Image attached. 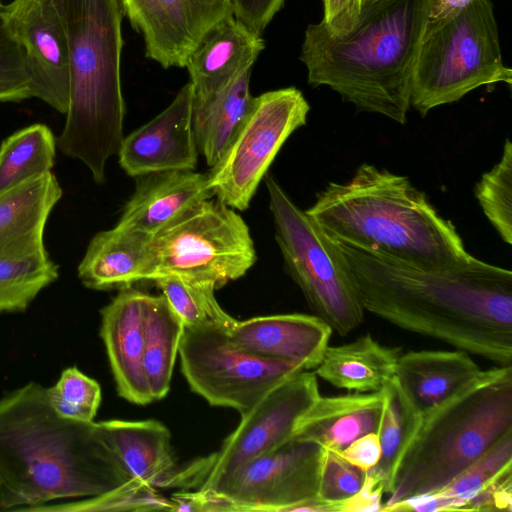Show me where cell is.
<instances>
[{
    "mask_svg": "<svg viewBox=\"0 0 512 512\" xmlns=\"http://www.w3.org/2000/svg\"><path fill=\"white\" fill-rule=\"evenodd\" d=\"M471 0H433L426 26H431L447 19Z\"/></svg>",
    "mask_w": 512,
    "mask_h": 512,
    "instance_id": "ee69618b",
    "label": "cell"
},
{
    "mask_svg": "<svg viewBox=\"0 0 512 512\" xmlns=\"http://www.w3.org/2000/svg\"><path fill=\"white\" fill-rule=\"evenodd\" d=\"M48 400L61 417L92 422L101 404L99 383L76 366L65 368L57 382L47 388Z\"/></svg>",
    "mask_w": 512,
    "mask_h": 512,
    "instance_id": "d590c367",
    "label": "cell"
},
{
    "mask_svg": "<svg viewBox=\"0 0 512 512\" xmlns=\"http://www.w3.org/2000/svg\"><path fill=\"white\" fill-rule=\"evenodd\" d=\"M178 354L194 393L240 415L284 379L305 370L298 363L253 354L235 344L228 331L214 327L184 326Z\"/></svg>",
    "mask_w": 512,
    "mask_h": 512,
    "instance_id": "8fae6325",
    "label": "cell"
},
{
    "mask_svg": "<svg viewBox=\"0 0 512 512\" xmlns=\"http://www.w3.org/2000/svg\"><path fill=\"white\" fill-rule=\"evenodd\" d=\"M252 69L212 99L193 102V131L198 151L212 167L222 156L230 140L248 114L254 97L249 83Z\"/></svg>",
    "mask_w": 512,
    "mask_h": 512,
    "instance_id": "83f0119b",
    "label": "cell"
},
{
    "mask_svg": "<svg viewBox=\"0 0 512 512\" xmlns=\"http://www.w3.org/2000/svg\"><path fill=\"white\" fill-rule=\"evenodd\" d=\"M433 0H363L355 27L306 28L300 59L308 83L327 85L358 109L407 122L412 76Z\"/></svg>",
    "mask_w": 512,
    "mask_h": 512,
    "instance_id": "3957f363",
    "label": "cell"
},
{
    "mask_svg": "<svg viewBox=\"0 0 512 512\" xmlns=\"http://www.w3.org/2000/svg\"><path fill=\"white\" fill-rule=\"evenodd\" d=\"M63 194L52 172L0 193V255L45 247L47 220Z\"/></svg>",
    "mask_w": 512,
    "mask_h": 512,
    "instance_id": "cb8c5ba5",
    "label": "cell"
},
{
    "mask_svg": "<svg viewBox=\"0 0 512 512\" xmlns=\"http://www.w3.org/2000/svg\"><path fill=\"white\" fill-rule=\"evenodd\" d=\"M193 88L185 84L170 105L123 138L122 169L132 177L171 170H194L198 148L193 131Z\"/></svg>",
    "mask_w": 512,
    "mask_h": 512,
    "instance_id": "2e32d148",
    "label": "cell"
},
{
    "mask_svg": "<svg viewBox=\"0 0 512 512\" xmlns=\"http://www.w3.org/2000/svg\"><path fill=\"white\" fill-rule=\"evenodd\" d=\"M334 240L364 310L498 366H511L510 270L475 257L451 267L420 266Z\"/></svg>",
    "mask_w": 512,
    "mask_h": 512,
    "instance_id": "6da1fadb",
    "label": "cell"
},
{
    "mask_svg": "<svg viewBox=\"0 0 512 512\" xmlns=\"http://www.w3.org/2000/svg\"><path fill=\"white\" fill-rule=\"evenodd\" d=\"M185 327H214L230 331L236 319L225 312L208 281L166 275L153 280Z\"/></svg>",
    "mask_w": 512,
    "mask_h": 512,
    "instance_id": "d6a6232c",
    "label": "cell"
},
{
    "mask_svg": "<svg viewBox=\"0 0 512 512\" xmlns=\"http://www.w3.org/2000/svg\"><path fill=\"white\" fill-rule=\"evenodd\" d=\"M1 9L22 49L31 97L66 114L70 96L68 45L53 1L12 0Z\"/></svg>",
    "mask_w": 512,
    "mask_h": 512,
    "instance_id": "5bb4252c",
    "label": "cell"
},
{
    "mask_svg": "<svg viewBox=\"0 0 512 512\" xmlns=\"http://www.w3.org/2000/svg\"><path fill=\"white\" fill-rule=\"evenodd\" d=\"M171 511L170 499L162 497L156 488L129 479L103 494L59 504H46L31 512H98V511Z\"/></svg>",
    "mask_w": 512,
    "mask_h": 512,
    "instance_id": "836d02e7",
    "label": "cell"
},
{
    "mask_svg": "<svg viewBox=\"0 0 512 512\" xmlns=\"http://www.w3.org/2000/svg\"><path fill=\"white\" fill-rule=\"evenodd\" d=\"M142 34L145 55L163 68L185 67L204 34L232 12L231 0H121Z\"/></svg>",
    "mask_w": 512,
    "mask_h": 512,
    "instance_id": "9a60e30c",
    "label": "cell"
},
{
    "mask_svg": "<svg viewBox=\"0 0 512 512\" xmlns=\"http://www.w3.org/2000/svg\"><path fill=\"white\" fill-rule=\"evenodd\" d=\"M184 324L163 294L145 295L144 374L153 401L163 399L170 390L175 360Z\"/></svg>",
    "mask_w": 512,
    "mask_h": 512,
    "instance_id": "f1b7e54d",
    "label": "cell"
},
{
    "mask_svg": "<svg viewBox=\"0 0 512 512\" xmlns=\"http://www.w3.org/2000/svg\"><path fill=\"white\" fill-rule=\"evenodd\" d=\"M365 474L344 459L339 452L324 448L318 497L327 501L347 499L360 490Z\"/></svg>",
    "mask_w": 512,
    "mask_h": 512,
    "instance_id": "74e56055",
    "label": "cell"
},
{
    "mask_svg": "<svg viewBox=\"0 0 512 512\" xmlns=\"http://www.w3.org/2000/svg\"><path fill=\"white\" fill-rule=\"evenodd\" d=\"M480 372L466 351L421 350L400 354L395 377L416 408L424 414Z\"/></svg>",
    "mask_w": 512,
    "mask_h": 512,
    "instance_id": "d4e9b609",
    "label": "cell"
},
{
    "mask_svg": "<svg viewBox=\"0 0 512 512\" xmlns=\"http://www.w3.org/2000/svg\"><path fill=\"white\" fill-rule=\"evenodd\" d=\"M400 351L366 334L346 344L328 345L314 373L349 392H379L395 376Z\"/></svg>",
    "mask_w": 512,
    "mask_h": 512,
    "instance_id": "484cf974",
    "label": "cell"
},
{
    "mask_svg": "<svg viewBox=\"0 0 512 512\" xmlns=\"http://www.w3.org/2000/svg\"><path fill=\"white\" fill-rule=\"evenodd\" d=\"M350 464L363 472L374 468L381 458V446L378 434L370 432L352 441L339 452Z\"/></svg>",
    "mask_w": 512,
    "mask_h": 512,
    "instance_id": "b9f144b4",
    "label": "cell"
},
{
    "mask_svg": "<svg viewBox=\"0 0 512 512\" xmlns=\"http://www.w3.org/2000/svg\"><path fill=\"white\" fill-rule=\"evenodd\" d=\"M145 295L132 286L121 288L100 312V336L106 348L117 392L125 400L137 405L153 401L143 366Z\"/></svg>",
    "mask_w": 512,
    "mask_h": 512,
    "instance_id": "e0dca14e",
    "label": "cell"
},
{
    "mask_svg": "<svg viewBox=\"0 0 512 512\" xmlns=\"http://www.w3.org/2000/svg\"><path fill=\"white\" fill-rule=\"evenodd\" d=\"M285 0H231L233 15L254 34L261 36Z\"/></svg>",
    "mask_w": 512,
    "mask_h": 512,
    "instance_id": "ab89813d",
    "label": "cell"
},
{
    "mask_svg": "<svg viewBox=\"0 0 512 512\" xmlns=\"http://www.w3.org/2000/svg\"><path fill=\"white\" fill-rule=\"evenodd\" d=\"M382 410L381 391L320 396L298 420L291 438L341 452L358 437L377 433Z\"/></svg>",
    "mask_w": 512,
    "mask_h": 512,
    "instance_id": "7402d4cb",
    "label": "cell"
},
{
    "mask_svg": "<svg viewBox=\"0 0 512 512\" xmlns=\"http://www.w3.org/2000/svg\"><path fill=\"white\" fill-rule=\"evenodd\" d=\"M57 140L44 124H33L7 137L0 146V193L51 172Z\"/></svg>",
    "mask_w": 512,
    "mask_h": 512,
    "instance_id": "1f68e13d",
    "label": "cell"
},
{
    "mask_svg": "<svg viewBox=\"0 0 512 512\" xmlns=\"http://www.w3.org/2000/svg\"><path fill=\"white\" fill-rule=\"evenodd\" d=\"M309 110L295 87L254 97L244 121L208 172L213 196L235 210L247 209L282 145L306 124Z\"/></svg>",
    "mask_w": 512,
    "mask_h": 512,
    "instance_id": "30bf717a",
    "label": "cell"
},
{
    "mask_svg": "<svg viewBox=\"0 0 512 512\" xmlns=\"http://www.w3.org/2000/svg\"><path fill=\"white\" fill-rule=\"evenodd\" d=\"M323 24L330 33L340 36L350 32L356 25L361 10V0H322Z\"/></svg>",
    "mask_w": 512,
    "mask_h": 512,
    "instance_id": "60d3db41",
    "label": "cell"
},
{
    "mask_svg": "<svg viewBox=\"0 0 512 512\" xmlns=\"http://www.w3.org/2000/svg\"><path fill=\"white\" fill-rule=\"evenodd\" d=\"M129 479L98 422L59 416L40 383L0 397V511L89 498Z\"/></svg>",
    "mask_w": 512,
    "mask_h": 512,
    "instance_id": "7a4b0ae2",
    "label": "cell"
},
{
    "mask_svg": "<svg viewBox=\"0 0 512 512\" xmlns=\"http://www.w3.org/2000/svg\"><path fill=\"white\" fill-rule=\"evenodd\" d=\"M149 280L166 275L208 281L219 289L254 265L249 228L235 209L205 199L153 236Z\"/></svg>",
    "mask_w": 512,
    "mask_h": 512,
    "instance_id": "9c48e42d",
    "label": "cell"
},
{
    "mask_svg": "<svg viewBox=\"0 0 512 512\" xmlns=\"http://www.w3.org/2000/svg\"><path fill=\"white\" fill-rule=\"evenodd\" d=\"M383 410L377 434L381 446L378 464L368 472L379 479L390 495L401 460L418 430L422 413L404 392L396 377L381 389Z\"/></svg>",
    "mask_w": 512,
    "mask_h": 512,
    "instance_id": "f546056e",
    "label": "cell"
},
{
    "mask_svg": "<svg viewBox=\"0 0 512 512\" xmlns=\"http://www.w3.org/2000/svg\"><path fill=\"white\" fill-rule=\"evenodd\" d=\"M66 34L70 96L57 146L81 161L96 183L118 154L125 103L121 89V0H52Z\"/></svg>",
    "mask_w": 512,
    "mask_h": 512,
    "instance_id": "5b68a950",
    "label": "cell"
},
{
    "mask_svg": "<svg viewBox=\"0 0 512 512\" xmlns=\"http://www.w3.org/2000/svg\"><path fill=\"white\" fill-rule=\"evenodd\" d=\"M103 439L126 474L154 488L174 485L178 471L171 433L159 421L109 420L98 422Z\"/></svg>",
    "mask_w": 512,
    "mask_h": 512,
    "instance_id": "44dd1931",
    "label": "cell"
},
{
    "mask_svg": "<svg viewBox=\"0 0 512 512\" xmlns=\"http://www.w3.org/2000/svg\"><path fill=\"white\" fill-rule=\"evenodd\" d=\"M1 6L0 102H21L31 98L29 77L22 49L8 26Z\"/></svg>",
    "mask_w": 512,
    "mask_h": 512,
    "instance_id": "8d00e7d4",
    "label": "cell"
},
{
    "mask_svg": "<svg viewBox=\"0 0 512 512\" xmlns=\"http://www.w3.org/2000/svg\"><path fill=\"white\" fill-rule=\"evenodd\" d=\"M475 196L502 240L512 243V144L506 139L500 161L484 173Z\"/></svg>",
    "mask_w": 512,
    "mask_h": 512,
    "instance_id": "e575fe53",
    "label": "cell"
},
{
    "mask_svg": "<svg viewBox=\"0 0 512 512\" xmlns=\"http://www.w3.org/2000/svg\"><path fill=\"white\" fill-rule=\"evenodd\" d=\"M512 84L502 60L490 0H471L442 22L426 26L411 83L410 105L422 116L495 83Z\"/></svg>",
    "mask_w": 512,
    "mask_h": 512,
    "instance_id": "52a82bcc",
    "label": "cell"
},
{
    "mask_svg": "<svg viewBox=\"0 0 512 512\" xmlns=\"http://www.w3.org/2000/svg\"><path fill=\"white\" fill-rule=\"evenodd\" d=\"M467 511H512V468L501 473L464 508Z\"/></svg>",
    "mask_w": 512,
    "mask_h": 512,
    "instance_id": "f35d334b",
    "label": "cell"
},
{
    "mask_svg": "<svg viewBox=\"0 0 512 512\" xmlns=\"http://www.w3.org/2000/svg\"><path fill=\"white\" fill-rule=\"evenodd\" d=\"M324 448L290 438L222 478L212 488L231 511H293L318 497Z\"/></svg>",
    "mask_w": 512,
    "mask_h": 512,
    "instance_id": "4fadbf2b",
    "label": "cell"
},
{
    "mask_svg": "<svg viewBox=\"0 0 512 512\" xmlns=\"http://www.w3.org/2000/svg\"><path fill=\"white\" fill-rule=\"evenodd\" d=\"M228 334L253 354L298 363L309 370L320 364L332 329L316 315L293 313L237 320Z\"/></svg>",
    "mask_w": 512,
    "mask_h": 512,
    "instance_id": "d6986e66",
    "label": "cell"
},
{
    "mask_svg": "<svg viewBox=\"0 0 512 512\" xmlns=\"http://www.w3.org/2000/svg\"><path fill=\"white\" fill-rule=\"evenodd\" d=\"M320 396L314 372L303 370L284 379L241 414L239 425L218 452L185 470L187 482L201 480L199 489L209 490L251 459L285 443Z\"/></svg>",
    "mask_w": 512,
    "mask_h": 512,
    "instance_id": "7c38bea8",
    "label": "cell"
},
{
    "mask_svg": "<svg viewBox=\"0 0 512 512\" xmlns=\"http://www.w3.org/2000/svg\"><path fill=\"white\" fill-rule=\"evenodd\" d=\"M58 276V265L51 260L45 247L1 254L0 313L24 312Z\"/></svg>",
    "mask_w": 512,
    "mask_h": 512,
    "instance_id": "4dcf8cb0",
    "label": "cell"
},
{
    "mask_svg": "<svg viewBox=\"0 0 512 512\" xmlns=\"http://www.w3.org/2000/svg\"><path fill=\"white\" fill-rule=\"evenodd\" d=\"M1 5H2V3H1V0H0V6H1Z\"/></svg>",
    "mask_w": 512,
    "mask_h": 512,
    "instance_id": "f6af8a7d",
    "label": "cell"
},
{
    "mask_svg": "<svg viewBox=\"0 0 512 512\" xmlns=\"http://www.w3.org/2000/svg\"><path fill=\"white\" fill-rule=\"evenodd\" d=\"M362 1H363V0H361V2H362Z\"/></svg>",
    "mask_w": 512,
    "mask_h": 512,
    "instance_id": "bcb514c9",
    "label": "cell"
},
{
    "mask_svg": "<svg viewBox=\"0 0 512 512\" xmlns=\"http://www.w3.org/2000/svg\"><path fill=\"white\" fill-rule=\"evenodd\" d=\"M275 239L289 275L316 316L345 336L364 319L355 279L339 246L278 182L267 176Z\"/></svg>",
    "mask_w": 512,
    "mask_h": 512,
    "instance_id": "ba28073f",
    "label": "cell"
},
{
    "mask_svg": "<svg viewBox=\"0 0 512 512\" xmlns=\"http://www.w3.org/2000/svg\"><path fill=\"white\" fill-rule=\"evenodd\" d=\"M117 226L153 238L199 202L213 197L208 173L171 170L136 177Z\"/></svg>",
    "mask_w": 512,
    "mask_h": 512,
    "instance_id": "ffe728a7",
    "label": "cell"
},
{
    "mask_svg": "<svg viewBox=\"0 0 512 512\" xmlns=\"http://www.w3.org/2000/svg\"><path fill=\"white\" fill-rule=\"evenodd\" d=\"M512 431V368L482 371L422 420L383 508L435 492Z\"/></svg>",
    "mask_w": 512,
    "mask_h": 512,
    "instance_id": "8992f818",
    "label": "cell"
},
{
    "mask_svg": "<svg viewBox=\"0 0 512 512\" xmlns=\"http://www.w3.org/2000/svg\"><path fill=\"white\" fill-rule=\"evenodd\" d=\"M151 239L117 225L97 233L78 265V278L93 290L121 289L149 280Z\"/></svg>",
    "mask_w": 512,
    "mask_h": 512,
    "instance_id": "603a6c76",
    "label": "cell"
},
{
    "mask_svg": "<svg viewBox=\"0 0 512 512\" xmlns=\"http://www.w3.org/2000/svg\"><path fill=\"white\" fill-rule=\"evenodd\" d=\"M306 212L333 239L411 264L451 267L474 257L407 177L371 164L329 183Z\"/></svg>",
    "mask_w": 512,
    "mask_h": 512,
    "instance_id": "277c9868",
    "label": "cell"
},
{
    "mask_svg": "<svg viewBox=\"0 0 512 512\" xmlns=\"http://www.w3.org/2000/svg\"><path fill=\"white\" fill-rule=\"evenodd\" d=\"M264 49L261 36L250 31L233 13L217 21L194 48L185 67L193 102H206L252 66Z\"/></svg>",
    "mask_w": 512,
    "mask_h": 512,
    "instance_id": "ac0fdd59",
    "label": "cell"
},
{
    "mask_svg": "<svg viewBox=\"0 0 512 512\" xmlns=\"http://www.w3.org/2000/svg\"><path fill=\"white\" fill-rule=\"evenodd\" d=\"M384 488L374 475L366 472L360 490L353 496L342 500L341 512L382 511Z\"/></svg>",
    "mask_w": 512,
    "mask_h": 512,
    "instance_id": "7bdbcfd3",
    "label": "cell"
},
{
    "mask_svg": "<svg viewBox=\"0 0 512 512\" xmlns=\"http://www.w3.org/2000/svg\"><path fill=\"white\" fill-rule=\"evenodd\" d=\"M512 468V431L441 489L413 496L385 507L383 511H456L465 506L496 479Z\"/></svg>",
    "mask_w": 512,
    "mask_h": 512,
    "instance_id": "4316f807",
    "label": "cell"
}]
</instances>
